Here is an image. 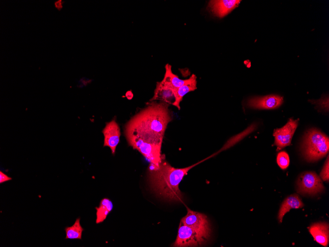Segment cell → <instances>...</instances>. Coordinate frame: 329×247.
Instances as JSON below:
<instances>
[{"mask_svg": "<svg viewBox=\"0 0 329 247\" xmlns=\"http://www.w3.org/2000/svg\"><path fill=\"white\" fill-rule=\"evenodd\" d=\"M203 160L191 166L176 168L171 166L163 156L158 166L150 163L148 168V179L152 190L161 198L168 201L181 202L183 195L179 185L189 170Z\"/></svg>", "mask_w": 329, "mask_h": 247, "instance_id": "1", "label": "cell"}, {"mask_svg": "<svg viewBox=\"0 0 329 247\" xmlns=\"http://www.w3.org/2000/svg\"><path fill=\"white\" fill-rule=\"evenodd\" d=\"M168 106L163 102L150 104L128 122L125 131L163 140L167 126L172 120Z\"/></svg>", "mask_w": 329, "mask_h": 247, "instance_id": "2", "label": "cell"}, {"mask_svg": "<svg viewBox=\"0 0 329 247\" xmlns=\"http://www.w3.org/2000/svg\"><path fill=\"white\" fill-rule=\"evenodd\" d=\"M125 135L130 146L138 150L150 163L159 166L163 156L161 153L163 140L132 131H125Z\"/></svg>", "mask_w": 329, "mask_h": 247, "instance_id": "3", "label": "cell"}, {"mask_svg": "<svg viewBox=\"0 0 329 247\" xmlns=\"http://www.w3.org/2000/svg\"><path fill=\"white\" fill-rule=\"evenodd\" d=\"M301 149L304 158L307 161H317L328 153L329 137L316 129H310L303 137Z\"/></svg>", "mask_w": 329, "mask_h": 247, "instance_id": "4", "label": "cell"}, {"mask_svg": "<svg viewBox=\"0 0 329 247\" xmlns=\"http://www.w3.org/2000/svg\"><path fill=\"white\" fill-rule=\"evenodd\" d=\"M296 184L298 193L302 195H315L324 190L321 178L313 172H306L300 175Z\"/></svg>", "mask_w": 329, "mask_h": 247, "instance_id": "5", "label": "cell"}, {"mask_svg": "<svg viewBox=\"0 0 329 247\" xmlns=\"http://www.w3.org/2000/svg\"><path fill=\"white\" fill-rule=\"evenodd\" d=\"M181 221L195 230L205 240L209 238L211 228L207 217L204 214L187 208V213Z\"/></svg>", "mask_w": 329, "mask_h": 247, "instance_id": "6", "label": "cell"}, {"mask_svg": "<svg viewBox=\"0 0 329 247\" xmlns=\"http://www.w3.org/2000/svg\"><path fill=\"white\" fill-rule=\"evenodd\" d=\"M206 241L195 230L180 221L177 237L172 247H194L203 245Z\"/></svg>", "mask_w": 329, "mask_h": 247, "instance_id": "7", "label": "cell"}, {"mask_svg": "<svg viewBox=\"0 0 329 247\" xmlns=\"http://www.w3.org/2000/svg\"><path fill=\"white\" fill-rule=\"evenodd\" d=\"M298 119H290L286 124L281 128L274 130V145L277 150H280L291 144L292 137L297 127Z\"/></svg>", "mask_w": 329, "mask_h": 247, "instance_id": "8", "label": "cell"}, {"mask_svg": "<svg viewBox=\"0 0 329 247\" xmlns=\"http://www.w3.org/2000/svg\"><path fill=\"white\" fill-rule=\"evenodd\" d=\"M102 133L104 136L103 147H109L112 154L114 155L121 136L120 129L116 120L113 119L106 122Z\"/></svg>", "mask_w": 329, "mask_h": 247, "instance_id": "9", "label": "cell"}, {"mask_svg": "<svg viewBox=\"0 0 329 247\" xmlns=\"http://www.w3.org/2000/svg\"><path fill=\"white\" fill-rule=\"evenodd\" d=\"M283 102V98L276 95L264 97H254L247 100L248 107L255 109H274L280 106Z\"/></svg>", "mask_w": 329, "mask_h": 247, "instance_id": "10", "label": "cell"}, {"mask_svg": "<svg viewBox=\"0 0 329 247\" xmlns=\"http://www.w3.org/2000/svg\"><path fill=\"white\" fill-rule=\"evenodd\" d=\"M154 100H160L171 105L175 102L174 89L165 76L161 82L157 83L154 97L150 100L151 101Z\"/></svg>", "mask_w": 329, "mask_h": 247, "instance_id": "11", "label": "cell"}, {"mask_svg": "<svg viewBox=\"0 0 329 247\" xmlns=\"http://www.w3.org/2000/svg\"><path fill=\"white\" fill-rule=\"evenodd\" d=\"M240 1L239 0H210L208 7L215 16L222 18L237 7Z\"/></svg>", "mask_w": 329, "mask_h": 247, "instance_id": "12", "label": "cell"}, {"mask_svg": "<svg viewBox=\"0 0 329 247\" xmlns=\"http://www.w3.org/2000/svg\"><path fill=\"white\" fill-rule=\"evenodd\" d=\"M309 230L318 243L324 247L328 246L329 242V229L327 223H314L310 226Z\"/></svg>", "mask_w": 329, "mask_h": 247, "instance_id": "13", "label": "cell"}, {"mask_svg": "<svg viewBox=\"0 0 329 247\" xmlns=\"http://www.w3.org/2000/svg\"><path fill=\"white\" fill-rule=\"evenodd\" d=\"M304 206L299 196L293 194L286 198L282 203L279 210L277 218L281 223L284 215L292 209H298Z\"/></svg>", "mask_w": 329, "mask_h": 247, "instance_id": "14", "label": "cell"}, {"mask_svg": "<svg viewBox=\"0 0 329 247\" xmlns=\"http://www.w3.org/2000/svg\"><path fill=\"white\" fill-rule=\"evenodd\" d=\"M197 89V76L193 74L189 78L187 79L186 83L177 89L175 92V100L172 105L180 109V102L183 97L188 93L193 91Z\"/></svg>", "mask_w": 329, "mask_h": 247, "instance_id": "15", "label": "cell"}, {"mask_svg": "<svg viewBox=\"0 0 329 247\" xmlns=\"http://www.w3.org/2000/svg\"><path fill=\"white\" fill-rule=\"evenodd\" d=\"M113 208V203L109 199L104 198L101 200L99 206L95 208L97 211L96 224L102 222L112 211Z\"/></svg>", "mask_w": 329, "mask_h": 247, "instance_id": "16", "label": "cell"}, {"mask_svg": "<svg viewBox=\"0 0 329 247\" xmlns=\"http://www.w3.org/2000/svg\"><path fill=\"white\" fill-rule=\"evenodd\" d=\"M80 218H77L72 226L65 228L66 234V239H82V234L84 229L80 224Z\"/></svg>", "mask_w": 329, "mask_h": 247, "instance_id": "17", "label": "cell"}, {"mask_svg": "<svg viewBox=\"0 0 329 247\" xmlns=\"http://www.w3.org/2000/svg\"><path fill=\"white\" fill-rule=\"evenodd\" d=\"M165 72L164 76L169 81L173 87L174 93L176 90L180 87L184 85L187 79H181L176 74H174L171 71V66L169 64H166L165 67ZM175 95V94H174Z\"/></svg>", "mask_w": 329, "mask_h": 247, "instance_id": "18", "label": "cell"}, {"mask_svg": "<svg viewBox=\"0 0 329 247\" xmlns=\"http://www.w3.org/2000/svg\"><path fill=\"white\" fill-rule=\"evenodd\" d=\"M277 162L282 169H286L290 163V159L287 153L285 151L279 152L277 156Z\"/></svg>", "mask_w": 329, "mask_h": 247, "instance_id": "19", "label": "cell"}, {"mask_svg": "<svg viewBox=\"0 0 329 247\" xmlns=\"http://www.w3.org/2000/svg\"><path fill=\"white\" fill-rule=\"evenodd\" d=\"M321 178L324 181H329V156L326 160L324 167L320 173Z\"/></svg>", "mask_w": 329, "mask_h": 247, "instance_id": "20", "label": "cell"}, {"mask_svg": "<svg viewBox=\"0 0 329 247\" xmlns=\"http://www.w3.org/2000/svg\"><path fill=\"white\" fill-rule=\"evenodd\" d=\"M12 180V178L8 176L2 171H0V183L1 184L5 182Z\"/></svg>", "mask_w": 329, "mask_h": 247, "instance_id": "21", "label": "cell"}, {"mask_svg": "<svg viewBox=\"0 0 329 247\" xmlns=\"http://www.w3.org/2000/svg\"><path fill=\"white\" fill-rule=\"evenodd\" d=\"M65 1L62 0H57L54 2L55 7L58 10L61 11L63 8V4Z\"/></svg>", "mask_w": 329, "mask_h": 247, "instance_id": "22", "label": "cell"}]
</instances>
